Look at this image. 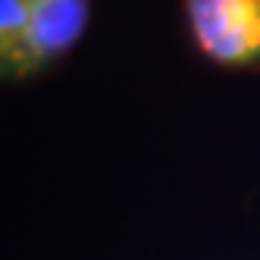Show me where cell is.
Segmentation results:
<instances>
[{"label": "cell", "mask_w": 260, "mask_h": 260, "mask_svg": "<svg viewBox=\"0 0 260 260\" xmlns=\"http://www.w3.org/2000/svg\"><path fill=\"white\" fill-rule=\"evenodd\" d=\"M188 41L219 69H260V0H182Z\"/></svg>", "instance_id": "cell-1"}, {"label": "cell", "mask_w": 260, "mask_h": 260, "mask_svg": "<svg viewBox=\"0 0 260 260\" xmlns=\"http://www.w3.org/2000/svg\"><path fill=\"white\" fill-rule=\"evenodd\" d=\"M25 53L19 82L47 72L66 60L91 25V0H22Z\"/></svg>", "instance_id": "cell-2"}]
</instances>
